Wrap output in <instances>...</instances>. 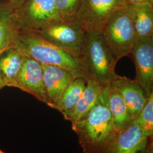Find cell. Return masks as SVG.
<instances>
[{"label": "cell", "instance_id": "cell-6", "mask_svg": "<svg viewBox=\"0 0 153 153\" xmlns=\"http://www.w3.org/2000/svg\"><path fill=\"white\" fill-rule=\"evenodd\" d=\"M126 4V0H81L73 21L86 33H102L111 16Z\"/></svg>", "mask_w": 153, "mask_h": 153}, {"label": "cell", "instance_id": "cell-24", "mask_svg": "<svg viewBox=\"0 0 153 153\" xmlns=\"http://www.w3.org/2000/svg\"><path fill=\"white\" fill-rule=\"evenodd\" d=\"M5 86H6L5 82H4V81L2 79V78L0 76V90Z\"/></svg>", "mask_w": 153, "mask_h": 153}, {"label": "cell", "instance_id": "cell-26", "mask_svg": "<svg viewBox=\"0 0 153 153\" xmlns=\"http://www.w3.org/2000/svg\"><path fill=\"white\" fill-rule=\"evenodd\" d=\"M2 153H5V152H2Z\"/></svg>", "mask_w": 153, "mask_h": 153}, {"label": "cell", "instance_id": "cell-8", "mask_svg": "<svg viewBox=\"0 0 153 153\" xmlns=\"http://www.w3.org/2000/svg\"><path fill=\"white\" fill-rule=\"evenodd\" d=\"M130 54L136 68L134 79L148 98L153 93V35L138 36L133 45Z\"/></svg>", "mask_w": 153, "mask_h": 153}, {"label": "cell", "instance_id": "cell-22", "mask_svg": "<svg viewBox=\"0 0 153 153\" xmlns=\"http://www.w3.org/2000/svg\"><path fill=\"white\" fill-rule=\"evenodd\" d=\"M153 138L151 140L149 139L147 146L144 149L137 153H153Z\"/></svg>", "mask_w": 153, "mask_h": 153}, {"label": "cell", "instance_id": "cell-7", "mask_svg": "<svg viewBox=\"0 0 153 153\" xmlns=\"http://www.w3.org/2000/svg\"><path fill=\"white\" fill-rule=\"evenodd\" d=\"M38 33L51 44L79 59L87 33L74 21H60L44 28Z\"/></svg>", "mask_w": 153, "mask_h": 153}, {"label": "cell", "instance_id": "cell-16", "mask_svg": "<svg viewBox=\"0 0 153 153\" xmlns=\"http://www.w3.org/2000/svg\"><path fill=\"white\" fill-rule=\"evenodd\" d=\"M87 82L82 78H76L66 89L53 109L59 111L65 118L76 105L86 86Z\"/></svg>", "mask_w": 153, "mask_h": 153}, {"label": "cell", "instance_id": "cell-21", "mask_svg": "<svg viewBox=\"0 0 153 153\" xmlns=\"http://www.w3.org/2000/svg\"><path fill=\"white\" fill-rule=\"evenodd\" d=\"M25 0H9L7 3L13 10H16L22 5Z\"/></svg>", "mask_w": 153, "mask_h": 153}, {"label": "cell", "instance_id": "cell-1", "mask_svg": "<svg viewBox=\"0 0 153 153\" xmlns=\"http://www.w3.org/2000/svg\"><path fill=\"white\" fill-rule=\"evenodd\" d=\"M108 88L102 86L92 109L71 124L84 153H105L117 133L108 105Z\"/></svg>", "mask_w": 153, "mask_h": 153}, {"label": "cell", "instance_id": "cell-5", "mask_svg": "<svg viewBox=\"0 0 153 153\" xmlns=\"http://www.w3.org/2000/svg\"><path fill=\"white\" fill-rule=\"evenodd\" d=\"M16 30L38 32L56 22L63 21L57 10L54 0H25L11 14Z\"/></svg>", "mask_w": 153, "mask_h": 153}, {"label": "cell", "instance_id": "cell-18", "mask_svg": "<svg viewBox=\"0 0 153 153\" xmlns=\"http://www.w3.org/2000/svg\"><path fill=\"white\" fill-rule=\"evenodd\" d=\"M13 10L7 2L0 5V53L12 47L14 34L16 30L11 21Z\"/></svg>", "mask_w": 153, "mask_h": 153}, {"label": "cell", "instance_id": "cell-20", "mask_svg": "<svg viewBox=\"0 0 153 153\" xmlns=\"http://www.w3.org/2000/svg\"><path fill=\"white\" fill-rule=\"evenodd\" d=\"M61 19L63 21H73L78 9L81 0H54Z\"/></svg>", "mask_w": 153, "mask_h": 153}, {"label": "cell", "instance_id": "cell-14", "mask_svg": "<svg viewBox=\"0 0 153 153\" xmlns=\"http://www.w3.org/2000/svg\"><path fill=\"white\" fill-rule=\"evenodd\" d=\"M102 86L98 82L91 79H88L86 86L74 108L64 119L73 124L87 114L96 104Z\"/></svg>", "mask_w": 153, "mask_h": 153}, {"label": "cell", "instance_id": "cell-15", "mask_svg": "<svg viewBox=\"0 0 153 153\" xmlns=\"http://www.w3.org/2000/svg\"><path fill=\"white\" fill-rule=\"evenodd\" d=\"M130 5L138 37L153 35V4L141 3Z\"/></svg>", "mask_w": 153, "mask_h": 153}, {"label": "cell", "instance_id": "cell-23", "mask_svg": "<svg viewBox=\"0 0 153 153\" xmlns=\"http://www.w3.org/2000/svg\"><path fill=\"white\" fill-rule=\"evenodd\" d=\"M127 4H136L141 3H152L153 4V0H126Z\"/></svg>", "mask_w": 153, "mask_h": 153}, {"label": "cell", "instance_id": "cell-19", "mask_svg": "<svg viewBox=\"0 0 153 153\" xmlns=\"http://www.w3.org/2000/svg\"><path fill=\"white\" fill-rule=\"evenodd\" d=\"M143 134L150 138L153 136V93L148 98L140 114L135 119Z\"/></svg>", "mask_w": 153, "mask_h": 153}, {"label": "cell", "instance_id": "cell-2", "mask_svg": "<svg viewBox=\"0 0 153 153\" xmlns=\"http://www.w3.org/2000/svg\"><path fill=\"white\" fill-rule=\"evenodd\" d=\"M12 47L25 57L41 64L57 66L74 71L88 81V78L79 59L51 44L38 33L29 30H16Z\"/></svg>", "mask_w": 153, "mask_h": 153}, {"label": "cell", "instance_id": "cell-25", "mask_svg": "<svg viewBox=\"0 0 153 153\" xmlns=\"http://www.w3.org/2000/svg\"><path fill=\"white\" fill-rule=\"evenodd\" d=\"M3 151H2L1 149H0V153H2V152Z\"/></svg>", "mask_w": 153, "mask_h": 153}, {"label": "cell", "instance_id": "cell-10", "mask_svg": "<svg viewBox=\"0 0 153 153\" xmlns=\"http://www.w3.org/2000/svg\"><path fill=\"white\" fill-rule=\"evenodd\" d=\"M15 88L32 95L39 101L47 104L42 66L38 61L25 57L16 78Z\"/></svg>", "mask_w": 153, "mask_h": 153}, {"label": "cell", "instance_id": "cell-17", "mask_svg": "<svg viewBox=\"0 0 153 153\" xmlns=\"http://www.w3.org/2000/svg\"><path fill=\"white\" fill-rule=\"evenodd\" d=\"M108 105L115 131H120L131 120L126 104L120 94L109 85Z\"/></svg>", "mask_w": 153, "mask_h": 153}, {"label": "cell", "instance_id": "cell-12", "mask_svg": "<svg viewBox=\"0 0 153 153\" xmlns=\"http://www.w3.org/2000/svg\"><path fill=\"white\" fill-rule=\"evenodd\" d=\"M109 85L120 94L127 107L131 120H135L148 99L141 86L135 79L118 75Z\"/></svg>", "mask_w": 153, "mask_h": 153}, {"label": "cell", "instance_id": "cell-11", "mask_svg": "<svg viewBox=\"0 0 153 153\" xmlns=\"http://www.w3.org/2000/svg\"><path fill=\"white\" fill-rule=\"evenodd\" d=\"M149 138L133 120L116 133L105 153H138L146 148Z\"/></svg>", "mask_w": 153, "mask_h": 153}, {"label": "cell", "instance_id": "cell-3", "mask_svg": "<svg viewBox=\"0 0 153 153\" xmlns=\"http://www.w3.org/2000/svg\"><path fill=\"white\" fill-rule=\"evenodd\" d=\"M88 79L101 86L109 85L117 76L115 61L105 44L102 33L88 32L79 57Z\"/></svg>", "mask_w": 153, "mask_h": 153}, {"label": "cell", "instance_id": "cell-9", "mask_svg": "<svg viewBox=\"0 0 153 153\" xmlns=\"http://www.w3.org/2000/svg\"><path fill=\"white\" fill-rule=\"evenodd\" d=\"M44 86L47 94V104L52 108L59 100L69 85L76 78L78 74L65 68L42 64Z\"/></svg>", "mask_w": 153, "mask_h": 153}, {"label": "cell", "instance_id": "cell-13", "mask_svg": "<svg viewBox=\"0 0 153 153\" xmlns=\"http://www.w3.org/2000/svg\"><path fill=\"white\" fill-rule=\"evenodd\" d=\"M25 57L19 51L13 47L0 53V76L6 86L15 88Z\"/></svg>", "mask_w": 153, "mask_h": 153}, {"label": "cell", "instance_id": "cell-4", "mask_svg": "<svg viewBox=\"0 0 153 153\" xmlns=\"http://www.w3.org/2000/svg\"><path fill=\"white\" fill-rule=\"evenodd\" d=\"M104 41L116 62L130 54L138 38L130 4L115 11L102 31Z\"/></svg>", "mask_w": 153, "mask_h": 153}]
</instances>
